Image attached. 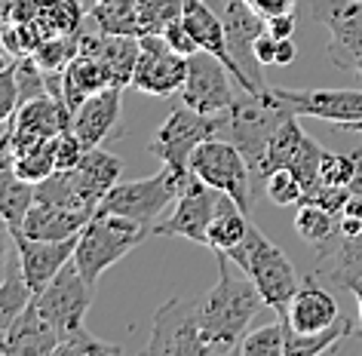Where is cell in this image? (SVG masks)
Masks as SVG:
<instances>
[{
    "label": "cell",
    "mask_w": 362,
    "mask_h": 356,
    "mask_svg": "<svg viewBox=\"0 0 362 356\" xmlns=\"http://www.w3.org/2000/svg\"><path fill=\"white\" fill-rule=\"evenodd\" d=\"M215 258H218V282L206 289L200 298H194V314L206 356L237 353L240 341L252 328V319L261 314V307H267L249 273L240 277L224 252H215Z\"/></svg>",
    "instance_id": "6da1fadb"
},
{
    "label": "cell",
    "mask_w": 362,
    "mask_h": 356,
    "mask_svg": "<svg viewBox=\"0 0 362 356\" xmlns=\"http://www.w3.org/2000/svg\"><path fill=\"white\" fill-rule=\"evenodd\" d=\"M295 111L288 108L283 98L274 93V86L267 93H252V89H240L233 105L224 111V126L218 139H228L240 148V154L246 157L252 176L258 178L264 154L270 148V139L276 135V130L283 126Z\"/></svg>",
    "instance_id": "7a4b0ae2"
},
{
    "label": "cell",
    "mask_w": 362,
    "mask_h": 356,
    "mask_svg": "<svg viewBox=\"0 0 362 356\" xmlns=\"http://www.w3.org/2000/svg\"><path fill=\"white\" fill-rule=\"evenodd\" d=\"M148 236H153V227L132 222V218H126V215L95 209L93 218L86 222V227L80 231V240L74 249V264H77V270L83 273V280L95 286L107 268L123 261L126 255L132 249H139Z\"/></svg>",
    "instance_id": "3957f363"
},
{
    "label": "cell",
    "mask_w": 362,
    "mask_h": 356,
    "mask_svg": "<svg viewBox=\"0 0 362 356\" xmlns=\"http://www.w3.org/2000/svg\"><path fill=\"white\" fill-rule=\"evenodd\" d=\"M224 255H228L243 273H249V280L255 282V289L261 292L264 304L274 307L276 314L288 307V301L295 298L298 286H301V280H298L295 264L288 261V255L279 249V246L270 243L255 224L249 227V234L243 236V243H237Z\"/></svg>",
    "instance_id": "277c9868"
},
{
    "label": "cell",
    "mask_w": 362,
    "mask_h": 356,
    "mask_svg": "<svg viewBox=\"0 0 362 356\" xmlns=\"http://www.w3.org/2000/svg\"><path fill=\"white\" fill-rule=\"evenodd\" d=\"M194 181H197L194 169L181 176V172L163 166L157 176L135 178V181H117L105 194L102 203H98V209H102V212H114V215H126V218H132V222L153 227L160 222V215L166 212L169 206H175V200L185 194Z\"/></svg>",
    "instance_id": "5b68a950"
},
{
    "label": "cell",
    "mask_w": 362,
    "mask_h": 356,
    "mask_svg": "<svg viewBox=\"0 0 362 356\" xmlns=\"http://www.w3.org/2000/svg\"><path fill=\"white\" fill-rule=\"evenodd\" d=\"M224 126L221 114H203L191 105H175L172 114L166 117V123L153 132L151 139V151L153 157L163 160V166L175 169V172H191V157L203 142L218 139Z\"/></svg>",
    "instance_id": "8992f818"
},
{
    "label": "cell",
    "mask_w": 362,
    "mask_h": 356,
    "mask_svg": "<svg viewBox=\"0 0 362 356\" xmlns=\"http://www.w3.org/2000/svg\"><path fill=\"white\" fill-rule=\"evenodd\" d=\"M93 289L95 286L83 280V273L77 270L74 258H71L65 268L52 277L49 286L34 295V304H37L40 316L47 319L49 328L59 335V347L74 332L86 328L83 319L89 314V304H93Z\"/></svg>",
    "instance_id": "52a82bcc"
},
{
    "label": "cell",
    "mask_w": 362,
    "mask_h": 356,
    "mask_svg": "<svg viewBox=\"0 0 362 356\" xmlns=\"http://www.w3.org/2000/svg\"><path fill=\"white\" fill-rule=\"evenodd\" d=\"M191 169L200 181H206L209 188L224 190L246 212H252V181H255V176H252L246 157H243L233 142L228 139L203 142L191 157Z\"/></svg>",
    "instance_id": "ba28073f"
},
{
    "label": "cell",
    "mask_w": 362,
    "mask_h": 356,
    "mask_svg": "<svg viewBox=\"0 0 362 356\" xmlns=\"http://www.w3.org/2000/svg\"><path fill=\"white\" fill-rule=\"evenodd\" d=\"M322 144L310 139L301 126H298V114H292L288 120L279 126L276 135L270 139V148L264 154V163H261L258 181H264L270 172L276 169H292L304 185V197L310 194L313 188H320V160H322Z\"/></svg>",
    "instance_id": "9c48e42d"
},
{
    "label": "cell",
    "mask_w": 362,
    "mask_h": 356,
    "mask_svg": "<svg viewBox=\"0 0 362 356\" xmlns=\"http://www.w3.org/2000/svg\"><path fill=\"white\" fill-rule=\"evenodd\" d=\"M237 77L228 71V65L206 50H197L187 56V77L181 86V102L197 108L203 114H224L233 105L240 93Z\"/></svg>",
    "instance_id": "30bf717a"
},
{
    "label": "cell",
    "mask_w": 362,
    "mask_h": 356,
    "mask_svg": "<svg viewBox=\"0 0 362 356\" xmlns=\"http://www.w3.org/2000/svg\"><path fill=\"white\" fill-rule=\"evenodd\" d=\"M307 16L329 28V59L353 71L362 59V0H307Z\"/></svg>",
    "instance_id": "8fae6325"
},
{
    "label": "cell",
    "mask_w": 362,
    "mask_h": 356,
    "mask_svg": "<svg viewBox=\"0 0 362 356\" xmlns=\"http://www.w3.org/2000/svg\"><path fill=\"white\" fill-rule=\"evenodd\" d=\"M187 77V56H181L169 47L163 34H141V52L132 71V89L144 96H175L181 93Z\"/></svg>",
    "instance_id": "7c38bea8"
},
{
    "label": "cell",
    "mask_w": 362,
    "mask_h": 356,
    "mask_svg": "<svg viewBox=\"0 0 362 356\" xmlns=\"http://www.w3.org/2000/svg\"><path fill=\"white\" fill-rule=\"evenodd\" d=\"M224 197H228L224 190L209 188L206 181L197 178L194 185L175 200V209L153 224V236H181V240L206 246V240H209V224H212V218L218 212Z\"/></svg>",
    "instance_id": "4fadbf2b"
},
{
    "label": "cell",
    "mask_w": 362,
    "mask_h": 356,
    "mask_svg": "<svg viewBox=\"0 0 362 356\" xmlns=\"http://www.w3.org/2000/svg\"><path fill=\"white\" fill-rule=\"evenodd\" d=\"M71 108L56 96H43L22 102L19 111L13 114V120L6 123V132L0 135V142L10 148V154H19L28 144L56 139L65 130H71Z\"/></svg>",
    "instance_id": "5bb4252c"
},
{
    "label": "cell",
    "mask_w": 362,
    "mask_h": 356,
    "mask_svg": "<svg viewBox=\"0 0 362 356\" xmlns=\"http://www.w3.org/2000/svg\"><path fill=\"white\" fill-rule=\"evenodd\" d=\"M148 353H175V356H206L200 326L194 314V298H169L153 314V332Z\"/></svg>",
    "instance_id": "9a60e30c"
},
{
    "label": "cell",
    "mask_w": 362,
    "mask_h": 356,
    "mask_svg": "<svg viewBox=\"0 0 362 356\" xmlns=\"http://www.w3.org/2000/svg\"><path fill=\"white\" fill-rule=\"evenodd\" d=\"M274 93L292 108L298 117H316L332 126L362 120V89H286Z\"/></svg>",
    "instance_id": "2e32d148"
},
{
    "label": "cell",
    "mask_w": 362,
    "mask_h": 356,
    "mask_svg": "<svg viewBox=\"0 0 362 356\" xmlns=\"http://www.w3.org/2000/svg\"><path fill=\"white\" fill-rule=\"evenodd\" d=\"M13 234V243H16V255H19V264H22V273L28 280V286L34 289V295L43 292L52 282V277L65 268V264L74 258V249H77V240L80 236H71V240H34L16 227Z\"/></svg>",
    "instance_id": "e0dca14e"
},
{
    "label": "cell",
    "mask_w": 362,
    "mask_h": 356,
    "mask_svg": "<svg viewBox=\"0 0 362 356\" xmlns=\"http://www.w3.org/2000/svg\"><path fill=\"white\" fill-rule=\"evenodd\" d=\"M279 314L288 316V326H292V332H298V335H316V332H322V328L334 326L341 316L338 301H334V295L316 277H307L301 286H298L295 298L288 301V307L279 310Z\"/></svg>",
    "instance_id": "ac0fdd59"
},
{
    "label": "cell",
    "mask_w": 362,
    "mask_h": 356,
    "mask_svg": "<svg viewBox=\"0 0 362 356\" xmlns=\"http://www.w3.org/2000/svg\"><path fill=\"white\" fill-rule=\"evenodd\" d=\"M80 52H89L105 65L111 86H129L132 84V71L141 52V38L135 34H111V31H98V34H80Z\"/></svg>",
    "instance_id": "d6986e66"
},
{
    "label": "cell",
    "mask_w": 362,
    "mask_h": 356,
    "mask_svg": "<svg viewBox=\"0 0 362 356\" xmlns=\"http://www.w3.org/2000/svg\"><path fill=\"white\" fill-rule=\"evenodd\" d=\"M120 86H107L102 93L89 96L83 105L71 117V130L77 132V139L86 148H98L105 144V139H111L117 123H120Z\"/></svg>",
    "instance_id": "ffe728a7"
},
{
    "label": "cell",
    "mask_w": 362,
    "mask_h": 356,
    "mask_svg": "<svg viewBox=\"0 0 362 356\" xmlns=\"http://www.w3.org/2000/svg\"><path fill=\"white\" fill-rule=\"evenodd\" d=\"M181 22L187 25V31H191V38L197 40V47L212 52V56H218L228 71L233 77H237V84L246 89V80H243L237 62L230 56V47H228V31H224V22L221 16L212 10L206 0H185V13H181Z\"/></svg>",
    "instance_id": "44dd1931"
},
{
    "label": "cell",
    "mask_w": 362,
    "mask_h": 356,
    "mask_svg": "<svg viewBox=\"0 0 362 356\" xmlns=\"http://www.w3.org/2000/svg\"><path fill=\"white\" fill-rule=\"evenodd\" d=\"M59 350V335L49 328V323L40 316L37 304L25 307V314L10 326V332L4 335L0 353L4 356H56Z\"/></svg>",
    "instance_id": "7402d4cb"
},
{
    "label": "cell",
    "mask_w": 362,
    "mask_h": 356,
    "mask_svg": "<svg viewBox=\"0 0 362 356\" xmlns=\"http://www.w3.org/2000/svg\"><path fill=\"white\" fill-rule=\"evenodd\" d=\"M89 218H93L89 209H68L34 200V206L22 222V231L34 240H71V236H80Z\"/></svg>",
    "instance_id": "603a6c76"
},
{
    "label": "cell",
    "mask_w": 362,
    "mask_h": 356,
    "mask_svg": "<svg viewBox=\"0 0 362 356\" xmlns=\"http://www.w3.org/2000/svg\"><path fill=\"white\" fill-rule=\"evenodd\" d=\"M71 172H74V181H77L83 200L89 203V209H98V203L105 200V194L117 185V181H120L123 160L98 144V148H86L83 160H80Z\"/></svg>",
    "instance_id": "cb8c5ba5"
},
{
    "label": "cell",
    "mask_w": 362,
    "mask_h": 356,
    "mask_svg": "<svg viewBox=\"0 0 362 356\" xmlns=\"http://www.w3.org/2000/svg\"><path fill=\"white\" fill-rule=\"evenodd\" d=\"M107 86H111V77H107L105 65L95 56H89V52H77V56L68 62V68L62 71V98H65V105L71 108V114H74L89 96L102 93Z\"/></svg>",
    "instance_id": "d4e9b609"
},
{
    "label": "cell",
    "mask_w": 362,
    "mask_h": 356,
    "mask_svg": "<svg viewBox=\"0 0 362 356\" xmlns=\"http://www.w3.org/2000/svg\"><path fill=\"white\" fill-rule=\"evenodd\" d=\"M31 298H34V289L28 286V280H25V273H22L19 255L13 252L4 280H0V338L10 332V326L25 314Z\"/></svg>",
    "instance_id": "484cf974"
},
{
    "label": "cell",
    "mask_w": 362,
    "mask_h": 356,
    "mask_svg": "<svg viewBox=\"0 0 362 356\" xmlns=\"http://www.w3.org/2000/svg\"><path fill=\"white\" fill-rule=\"evenodd\" d=\"M249 227H252V218L246 209L233 197H224L218 212L212 218V224H209V240H206V246H209L212 252H230L237 243H243Z\"/></svg>",
    "instance_id": "4316f807"
},
{
    "label": "cell",
    "mask_w": 362,
    "mask_h": 356,
    "mask_svg": "<svg viewBox=\"0 0 362 356\" xmlns=\"http://www.w3.org/2000/svg\"><path fill=\"white\" fill-rule=\"evenodd\" d=\"M31 206H34V185L16 176L13 166H0V218L10 224V231L22 227Z\"/></svg>",
    "instance_id": "83f0119b"
},
{
    "label": "cell",
    "mask_w": 362,
    "mask_h": 356,
    "mask_svg": "<svg viewBox=\"0 0 362 356\" xmlns=\"http://www.w3.org/2000/svg\"><path fill=\"white\" fill-rule=\"evenodd\" d=\"M295 231L316 255V252H322L325 246H332L334 236H338V215L316 206V203H298Z\"/></svg>",
    "instance_id": "f1b7e54d"
},
{
    "label": "cell",
    "mask_w": 362,
    "mask_h": 356,
    "mask_svg": "<svg viewBox=\"0 0 362 356\" xmlns=\"http://www.w3.org/2000/svg\"><path fill=\"white\" fill-rule=\"evenodd\" d=\"M350 332H353V319H347V316H338V323L322 328V332H316V335H298V332H292V326H288L286 356H320V353H329V350H334V344H338L341 338H347Z\"/></svg>",
    "instance_id": "f546056e"
},
{
    "label": "cell",
    "mask_w": 362,
    "mask_h": 356,
    "mask_svg": "<svg viewBox=\"0 0 362 356\" xmlns=\"http://www.w3.org/2000/svg\"><path fill=\"white\" fill-rule=\"evenodd\" d=\"M286 341H288V316L276 314V323L249 328L246 338L240 341L237 353H243V356H286Z\"/></svg>",
    "instance_id": "4dcf8cb0"
},
{
    "label": "cell",
    "mask_w": 362,
    "mask_h": 356,
    "mask_svg": "<svg viewBox=\"0 0 362 356\" xmlns=\"http://www.w3.org/2000/svg\"><path fill=\"white\" fill-rule=\"evenodd\" d=\"M89 16L98 25V31L111 34H135L139 38V13L135 0H93Z\"/></svg>",
    "instance_id": "1f68e13d"
},
{
    "label": "cell",
    "mask_w": 362,
    "mask_h": 356,
    "mask_svg": "<svg viewBox=\"0 0 362 356\" xmlns=\"http://www.w3.org/2000/svg\"><path fill=\"white\" fill-rule=\"evenodd\" d=\"M13 169L16 176L31 181V185H40L43 178H49L56 172V139L28 144L19 154H13Z\"/></svg>",
    "instance_id": "d6a6232c"
},
{
    "label": "cell",
    "mask_w": 362,
    "mask_h": 356,
    "mask_svg": "<svg viewBox=\"0 0 362 356\" xmlns=\"http://www.w3.org/2000/svg\"><path fill=\"white\" fill-rule=\"evenodd\" d=\"M77 52H80V34H56V38L43 40L31 56L43 68V74H62Z\"/></svg>",
    "instance_id": "836d02e7"
},
{
    "label": "cell",
    "mask_w": 362,
    "mask_h": 356,
    "mask_svg": "<svg viewBox=\"0 0 362 356\" xmlns=\"http://www.w3.org/2000/svg\"><path fill=\"white\" fill-rule=\"evenodd\" d=\"M139 13V38L141 34H163L185 13V0H135Z\"/></svg>",
    "instance_id": "e575fe53"
},
{
    "label": "cell",
    "mask_w": 362,
    "mask_h": 356,
    "mask_svg": "<svg viewBox=\"0 0 362 356\" xmlns=\"http://www.w3.org/2000/svg\"><path fill=\"white\" fill-rule=\"evenodd\" d=\"M353 178H356V157H353V154L322 151V160H320V185L350 188Z\"/></svg>",
    "instance_id": "d590c367"
},
{
    "label": "cell",
    "mask_w": 362,
    "mask_h": 356,
    "mask_svg": "<svg viewBox=\"0 0 362 356\" xmlns=\"http://www.w3.org/2000/svg\"><path fill=\"white\" fill-rule=\"evenodd\" d=\"M264 190L276 206H298L304 200V185L292 169H276L264 178Z\"/></svg>",
    "instance_id": "8d00e7d4"
},
{
    "label": "cell",
    "mask_w": 362,
    "mask_h": 356,
    "mask_svg": "<svg viewBox=\"0 0 362 356\" xmlns=\"http://www.w3.org/2000/svg\"><path fill=\"white\" fill-rule=\"evenodd\" d=\"M95 353H120V344H111V341H102V338H95L93 332H86V328H80L68 338V341H62V347L56 350V356H95Z\"/></svg>",
    "instance_id": "74e56055"
},
{
    "label": "cell",
    "mask_w": 362,
    "mask_h": 356,
    "mask_svg": "<svg viewBox=\"0 0 362 356\" xmlns=\"http://www.w3.org/2000/svg\"><path fill=\"white\" fill-rule=\"evenodd\" d=\"M19 111V80H16V62L0 71V123H10Z\"/></svg>",
    "instance_id": "f35d334b"
},
{
    "label": "cell",
    "mask_w": 362,
    "mask_h": 356,
    "mask_svg": "<svg viewBox=\"0 0 362 356\" xmlns=\"http://www.w3.org/2000/svg\"><path fill=\"white\" fill-rule=\"evenodd\" d=\"M163 38H166V40H169V47L175 50V52H181V56H194V52L200 50V47H197V40L191 38V31H187V25L181 22V19L172 22L169 28L163 31Z\"/></svg>",
    "instance_id": "ab89813d"
},
{
    "label": "cell",
    "mask_w": 362,
    "mask_h": 356,
    "mask_svg": "<svg viewBox=\"0 0 362 356\" xmlns=\"http://www.w3.org/2000/svg\"><path fill=\"white\" fill-rule=\"evenodd\" d=\"M249 6H255V10L270 19V16H279V13H295L298 0H246Z\"/></svg>",
    "instance_id": "60d3db41"
},
{
    "label": "cell",
    "mask_w": 362,
    "mask_h": 356,
    "mask_svg": "<svg viewBox=\"0 0 362 356\" xmlns=\"http://www.w3.org/2000/svg\"><path fill=\"white\" fill-rule=\"evenodd\" d=\"M276 47H279V38H274L270 31H264L255 40V56L261 65H276Z\"/></svg>",
    "instance_id": "b9f144b4"
},
{
    "label": "cell",
    "mask_w": 362,
    "mask_h": 356,
    "mask_svg": "<svg viewBox=\"0 0 362 356\" xmlns=\"http://www.w3.org/2000/svg\"><path fill=\"white\" fill-rule=\"evenodd\" d=\"M295 13H279V16H270L267 19V31L274 34V38H292L295 34Z\"/></svg>",
    "instance_id": "7bdbcfd3"
},
{
    "label": "cell",
    "mask_w": 362,
    "mask_h": 356,
    "mask_svg": "<svg viewBox=\"0 0 362 356\" xmlns=\"http://www.w3.org/2000/svg\"><path fill=\"white\" fill-rule=\"evenodd\" d=\"M353 157H356V178H353V190H362V142H359V148L353 151Z\"/></svg>",
    "instance_id": "ee69618b"
},
{
    "label": "cell",
    "mask_w": 362,
    "mask_h": 356,
    "mask_svg": "<svg viewBox=\"0 0 362 356\" xmlns=\"http://www.w3.org/2000/svg\"><path fill=\"white\" fill-rule=\"evenodd\" d=\"M13 62H16V56H13V52L6 50V47H4V43H0V71H6V68L13 65Z\"/></svg>",
    "instance_id": "f6af8a7d"
},
{
    "label": "cell",
    "mask_w": 362,
    "mask_h": 356,
    "mask_svg": "<svg viewBox=\"0 0 362 356\" xmlns=\"http://www.w3.org/2000/svg\"><path fill=\"white\" fill-rule=\"evenodd\" d=\"M350 292H353V295H356V304H359V319H362V280L350 282Z\"/></svg>",
    "instance_id": "bcb514c9"
},
{
    "label": "cell",
    "mask_w": 362,
    "mask_h": 356,
    "mask_svg": "<svg viewBox=\"0 0 362 356\" xmlns=\"http://www.w3.org/2000/svg\"><path fill=\"white\" fill-rule=\"evenodd\" d=\"M338 130H341V132H353V135H362V120H356V123H341Z\"/></svg>",
    "instance_id": "7dc6e473"
},
{
    "label": "cell",
    "mask_w": 362,
    "mask_h": 356,
    "mask_svg": "<svg viewBox=\"0 0 362 356\" xmlns=\"http://www.w3.org/2000/svg\"><path fill=\"white\" fill-rule=\"evenodd\" d=\"M4 25H6V16H4V10H0V34H4Z\"/></svg>",
    "instance_id": "c3c4849f"
},
{
    "label": "cell",
    "mask_w": 362,
    "mask_h": 356,
    "mask_svg": "<svg viewBox=\"0 0 362 356\" xmlns=\"http://www.w3.org/2000/svg\"><path fill=\"white\" fill-rule=\"evenodd\" d=\"M353 71H356V74H359V77H362V59H359V62H356V68H353Z\"/></svg>",
    "instance_id": "681fc988"
},
{
    "label": "cell",
    "mask_w": 362,
    "mask_h": 356,
    "mask_svg": "<svg viewBox=\"0 0 362 356\" xmlns=\"http://www.w3.org/2000/svg\"><path fill=\"white\" fill-rule=\"evenodd\" d=\"M0 344H4V338H0Z\"/></svg>",
    "instance_id": "f907efd6"
}]
</instances>
